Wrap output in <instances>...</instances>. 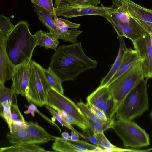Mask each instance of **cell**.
I'll list each match as a JSON object with an SVG mask.
<instances>
[{"mask_svg": "<svg viewBox=\"0 0 152 152\" xmlns=\"http://www.w3.org/2000/svg\"><path fill=\"white\" fill-rule=\"evenodd\" d=\"M55 51L49 67L63 82L73 81L81 74L97 66V61L85 53L81 42L60 46Z\"/></svg>", "mask_w": 152, "mask_h": 152, "instance_id": "6da1fadb", "label": "cell"}, {"mask_svg": "<svg viewBox=\"0 0 152 152\" xmlns=\"http://www.w3.org/2000/svg\"><path fill=\"white\" fill-rule=\"evenodd\" d=\"M87 118L88 121V127L93 132L94 134L104 132L109 128H112L115 121L114 119H107L105 122H100Z\"/></svg>", "mask_w": 152, "mask_h": 152, "instance_id": "484cf974", "label": "cell"}, {"mask_svg": "<svg viewBox=\"0 0 152 152\" xmlns=\"http://www.w3.org/2000/svg\"><path fill=\"white\" fill-rule=\"evenodd\" d=\"M116 9L112 5L105 7L101 4L100 6H85L68 4L59 5L54 7L57 17L62 16L67 19L85 15H97L106 19L114 13Z\"/></svg>", "mask_w": 152, "mask_h": 152, "instance_id": "ba28073f", "label": "cell"}, {"mask_svg": "<svg viewBox=\"0 0 152 152\" xmlns=\"http://www.w3.org/2000/svg\"><path fill=\"white\" fill-rule=\"evenodd\" d=\"M10 109L12 120L25 121L18 107L17 102L12 103L11 104Z\"/></svg>", "mask_w": 152, "mask_h": 152, "instance_id": "74e56055", "label": "cell"}, {"mask_svg": "<svg viewBox=\"0 0 152 152\" xmlns=\"http://www.w3.org/2000/svg\"><path fill=\"white\" fill-rule=\"evenodd\" d=\"M122 141L124 146L140 149L150 145L149 135L132 120L117 119L112 127Z\"/></svg>", "mask_w": 152, "mask_h": 152, "instance_id": "5b68a950", "label": "cell"}, {"mask_svg": "<svg viewBox=\"0 0 152 152\" xmlns=\"http://www.w3.org/2000/svg\"><path fill=\"white\" fill-rule=\"evenodd\" d=\"M79 135L76 132L71 131L70 139L73 141L79 140Z\"/></svg>", "mask_w": 152, "mask_h": 152, "instance_id": "60d3db41", "label": "cell"}, {"mask_svg": "<svg viewBox=\"0 0 152 152\" xmlns=\"http://www.w3.org/2000/svg\"><path fill=\"white\" fill-rule=\"evenodd\" d=\"M148 80L143 78L127 94L116 112L117 119L132 120L149 110Z\"/></svg>", "mask_w": 152, "mask_h": 152, "instance_id": "3957f363", "label": "cell"}, {"mask_svg": "<svg viewBox=\"0 0 152 152\" xmlns=\"http://www.w3.org/2000/svg\"><path fill=\"white\" fill-rule=\"evenodd\" d=\"M83 131L81 133L83 136V139L89 141L93 144L98 146L101 147L100 144L94 133L88 127L85 130H83Z\"/></svg>", "mask_w": 152, "mask_h": 152, "instance_id": "8d00e7d4", "label": "cell"}, {"mask_svg": "<svg viewBox=\"0 0 152 152\" xmlns=\"http://www.w3.org/2000/svg\"><path fill=\"white\" fill-rule=\"evenodd\" d=\"M44 68L31 60L27 93L26 97L28 102L42 107L46 105L47 92L51 87L43 71Z\"/></svg>", "mask_w": 152, "mask_h": 152, "instance_id": "8992f818", "label": "cell"}, {"mask_svg": "<svg viewBox=\"0 0 152 152\" xmlns=\"http://www.w3.org/2000/svg\"><path fill=\"white\" fill-rule=\"evenodd\" d=\"M28 122V128L31 135L29 144H42L56 139V136L49 134L37 123L31 121Z\"/></svg>", "mask_w": 152, "mask_h": 152, "instance_id": "2e32d148", "label": "cell"}, {"mask_svg": "<svg viewBox=\"0 0 152 152\" xmlns=\"http://www.w3.org/2000/svg\"><path fill=\"white\" fill-rule=\"evenodd\" d=\"M54 141L52 148L56 152H92L98 147L86 141H73L58 137Z\"/></svg>", "mask_w": 152, "mask_h": 152, "instance_id": "5bb4252c", "label": "cell"}, {"mask_svg": "<svg viewBox=\"0 0 152 152\" xmlns=\"http://www.w3.org/2000/svg\"><path fill=\"white\" fill-rule=\"evenodd\" d=\"M141 59L144 77L152 78V37L147 33L132 42Z\"/></svg>", "mask_w": 152, "mask_h": 152, "instance_id": "9c48e42d", "label": "cell"}, {"mask_svg": "<svg viewBox=\"0 0 152 152\" xmlns=\"http://www.w3.org/2000/svg\"><path fill=\"white\" fill-rule=\"evenodd\" d=\"M119 47L116 59L110 71L103 77L100 82V86L107 85V84L115 73L122 61L125 53L127 49L123 37H118Z\"/></svg>", "mask_w": 152, "mask_h": 152, "instance_id": "ac0fdd59", "label": "cell"}, {"mask_svg": "<svg viewBox=\"0 0 152 152\" xmlns=\"http://www.w3.org/2000/svg\"><path fill=\"white\" fill-rule=\"evenodd\" d=\"M0 83V107L7 104L17 102V94L10 88Z\"/></svg>", "mask_w": 152, "mask_h": 152, "instance_id": "d4e9b609", "label": "cell"}, {"mask_svg": "<svg viewBox=\"0 0 152 152\" xmlns=\"http://www.w3.org/2000/svg\"><path fill=\"white\" fill-rule=\"evenodd\" d=\"M37 40V45L56 51L59 44L58 39L53 34L41 30L37 31L34 35Z\"/></svg>", "mask_w": 152, "mask_h": 152, "instance_id": "d6986e66", "label": "cell"}, {"mask_svg": "<svg viewBox=\"0 0 152 152\" xmlns=\"http://www.w3.org/2000/svg\"><path fill=\"white\" fill-rule=\"evenodd\" d=\"M46 105L56 111L63 110L72 116L78 123V127L83 130L88 127L86 118L73 101L68 97L51 87L46 96Z\"/></svg>", "mask_w": 152, "mask_h": 152, "instance_id": "52a82bcc", "label": "cell"}, {"mask_svg": "<svg viewBox=\"0 0 152 152\" xmlns=\"http://www.w3.org/2000/svg\"><path fill=\"white\" fill-rule=\"evenodd\" d=\"M34 5L37 6L51 13L54 18L57 17L55 13L52 0H31Z\"/></svg>", "mask_w": 152, "mask_h": 152, "instance_id": "4dcf8cb0", "label": "cell"}, {"mask_svg": "<svg viewBox=\"0 0 152 152\" xmlns=\"http://www.w3.org/2000/svg\"><path fill=\"white\" fill-rule=\"evenodd\" d=\"M55 4L54 7H55L59 5L65 3L69 0H55Z\"/></svg>", "mask_w": 152, "mask_h": 152, "instance_id": "7bdbcfd3", "label": "cell"}, {"mask_svg": "<svg viewBox=\"0 0 152 152\" xmlns=\"http://www.w3.org/2000/svg\"><path fill=\"white\" fill-rule=\"evenodd\" d=\"M44 72L51 87L60 93L64 94L62 86L63 82L55 73L49 67L48 69H43Z\"/></svg>", "mask_w": 152, "mask_h": 152, "instance_id": "cb8c5ba5", "label": "cell"}, {"mask_svg": "<svg viewBox=\"0 0 152 152\" xmlns=\"http://www.w3.org/2000/svg\"><path fill=\"white\" fill-rule=\"evenodd\" d=\"M54 24L57 31V37L65 42L72 43L77 42L79 36L82 31L78 29L81 25L58 17L54 18Z\"/></svg>", "mask_w": 152, "mask_h": 152, "instance_id": "4fadbf2b", "label": "cell"}, {"mask_svg": "<svg viewBox=\"0 0 152 152\" xmlns=\"http://www.w3.org/2000/svg\"><path fill=\"white\" fill-rule=\"evenodd\" d=\"M88 105L90 109L97 115L103 119H108L107 118L104 113L100 109L92 104Z\"/></svg>", "mask_w": 152, "mask_h": 152, "instance_id": "ab89813d", "label": "cell"}, {"mask_svg": "<svg viewBox=\"0 0 152 152\" xmlns=\"http://www.w3.org/2000/svg\"><path fill=\"white\" fill-rule=\"evenodd\" d=\"M140 57L136 50L131 48L126 51L120 66L115 73L107 84L108 86L118 77L128 70L132 66L140 60Z\"/></svg>", "mask_w": 152, "mask_h": 152, "instance_id": "e0dca14e", "label": "cell"}, {"mask_svg": "<svg viewBox=\"0 0 152 152\" xmlns=\"http://www.w3.org/2000/svg\"><path fill=\"white\" fill-rule=\"evenodd\" d=\"M100 1L101 0H69L59 5L68 4L85 6H97L100 3Z\"/></svg>", "mask_w": 152, "mask_h": 152, "instance_id": "d590c367", "label": "cell"}, {"mask_svg": "<svg viewBox=\"0 0 152 152\" xmlns=\"http://www.w3.org/2000/svg\"><path fill=\"white\" fill-rule=\"evenodd\" d=\"M62 137L66 139L69 140L70 139V136L66 131L62 132L61 134Z\"/></svg>", "mask_w": 152, "mask_h": 152, "instance_id": "b9f144b4", "label": "cell"}, {"mask_svg": "<svg viewBox=\"0 0 152 152\" xmlns=\"http://www.w3.org/2000/svg\"><path fill=\"white\" fill-rule=\"evenodd\" d=\"M151 121H152V116L151 117Z\"/></svg>", "mask_w": 152, "mask_h": 152, "instance_id": "f6af8a7d", "label": "cell"}, {"mask_svg": "<svg viewBox=\"0 0 152 152\" xmlns=\"http://www.w3.org/2000/svg\"><path fill=\"white\" fill-rule=\"evenodd\" d=\"M7 35L0 32V83L4 84L12 79L15 66L6 51L5 43Z\"/></svg>", "mask_w": 152, "mask_h": 152, "instance_id": "9a60e30c", "label": "cell"}, {"mask_svg": "<svg viewBox=\"0 0 152 152\" xmlns=\"http://www.w3.org/2000/svg\"><path fill=\"white\" fill-rule=\"evenodd\" d=\"M125 9L152 37V10L142 7L131 0H125Z\"/></svg>", "mask_w": 152, "mask_h": 152, "instance_id": "7c38bea8", "label": "cell"}, {"mask_svg": "<svg viewBox=\"0 0 152 152\" xmlns=\"http://www.w3.org/2000/svg\"><path fill=\"white\" fill-rule=\"evenodd\" d=\"M144 77L140 59L108 86L117 110L127 94Z\"/></svg>", "mask_w": 152, "mask_h": 152, "instance_id": "277c9868", "label": "cell"}, {"mask_svg": "<svg viewBox=\"0 0 152 152\" xmlns=\"http://www.w3.org/2000/svg\"><path fill=\"white\" fill-rule=\"evenodd\" d=\"M106 19L113 26L118 37H124L132 42L137 40L148 33L135 20L130 24H124L119 21L113 13L110 15Z\"/></svg>", "mask_w": 152, "mask_h": 152, "instance_id": "8fae6325", "label": "cell"}, {"mask_svg": "<svg viewBox=\"0 0 152 152\" xmlns=\"http://www.w3.org/2000/svg\"><path fill=\"white\" fill-rule=\"evenodd\" d=\"M34 5V11L39 20L44 26L47 28L50 32L53 34L57 37V31L53 22L52 15L46 10L37 6Z\"/></svg>", "mask_w": 152, "mask_h": 152, "instance_id": "44dd1931", "label": "cell"}, {"mask_svg": "<svg viewBox=\"0 0 152 152\" xmlns=\"http://www.w3.org/2000/svg\"><path fill=\"white\" fill-rule=\"evenodd\" d=\"M100 109L108 119H114L117 111L115 102L110 96L103 103Z\"/></svg>", "mask_w": 152, "mask_h": 152, "instance_id": "4316f807", "label": "cell"}, {"mask_svg": "<svg viewBox=\"0 0 152 152\" xmlns=\"http://www.w3.org/2000/svg\"><path fill=\"white\" fill-rule=\"evenodd\" d=\"M6 137L12 145L29 144L31 135L28 128L7 133Z\"/></svg>", "mask_w": 152, "mask_h": 152, "instance_id": "7402d4cb", "label": "cell"}, {"mask_svg": "<svg viewBox=\"0 0 152 152\" xmlns=\"http://www.w3.org/2000/svg\"><path fill=\"white\" fill-rule=\"evenodd\" d=\"M51 151L45 150L43 148L34 144L19 145H12L0 149V152H46Z\"/></svg>", "mask_w": 152, "mask_h": 152, "instance_id": "603a6c76", "label": "cell"}, {"mask_svg": "<svg viewBox=\"0 0 152 152\" xmlns=\"http://www.w3.org/2000/svg\"><path fill=\"white\" fill-rule=\"evenodd\" d=\"M149 116L150 117L152 116V110H151L149 114Z\"/></svg>", "mask_w": 152, "mask_h": 152, "instance_id": "ee69618b", "label": "cell"}, {"mask_svg": "<svg viewBox=\"0 0 152 152\" xmlns=\"http://www.w3.org/2000/svg\"><path fill=\"white\" fill-rule=\"evenodd\" d=\"M110 96L108 86H99L86 98L88 105L100 108L103 102Z\"/></svg>", "mask_w": 152, "mask_h": 152, "instance_id": "ffe728a7", "label": "cell"}, {"mask_svg": "<svg viewBox=\"0 0 152 152\" xmlns=\"http://www.w3.org/2000/svg\"><path fill=\"white\" fill-rule=\"evenodd\" d=\"M77 105L84 115L87 118L92 121L104 122L106 120L103 119L96 115L89 108L87 104H86L80 100L77 102Z\"/></svg>", "mask_w": 152, "mask_h": 152, "instance_id": "83f0119b", "label": "cell"}, {"mask_svg": "<svg viewBox=\"0 0 152 152\" xmlns=\"http://www.w3.org/2000/svg\"><path fill=\"white\" fill-rule=\"evenodd\" d=\"M36 106L35 104L30 103V104L28 107L27 110L24 112V113L26 114L31 113L33 117L34 116L35 112L38 113L45 120L55 127L61 132V129L55 123L54 121L48 118L39 111Z\"/></svg>", "mask_w": 152, "mask_h": 152, "instance_id": "f546056e", "label": "cell"}, {"mask_svg": "<svg viewBox=\"0 0 152 152\" xmlns=\"http://www.w3.org/2000/svg\"><path fill=\"white\" fill-rule=\"evenodd\" d=\"M56 111L68 123L71 125H75L78 127L79 125L77 121L66 112L60 110H57Z\"/></svg>", "mask_w": 152, "mask_h": 152, "instance_id": "f35d334b", "label": "cell"}, {"mask_svg": "<svg viewBox=\"0 0 152 152\" xmlns=\"http://www.w3.org/2000/svg\"><path fill=\"white\" fill-rule=\"evenodd\" d=\"M31 58H28L22 63L15 66L12 77L11 89L17 95L26 97L28 91Z\"/></svg>", "mask_w": 152, "mask_h": 152, "instance_id": "30bf717a", "label": "cell"}, {"mask_svg": "<svg viewBox=\"0 0 152 152\" xmlns=\"http://www.w3.org/2000/svg\"><path fill=\"white\" fill-rule=\"evenodd\" d=\"M46 108L53 116V118H54L62 126H64L71 131H73L76 132L82 138H83V136L81 132H78L71 124L66 121L54 109L47 105L46 106Z\"/></svg>", "mask_w": 152, "mask_h": 152, "instance_id": "f1b7e54d", "label": "cell"}, {"mask_svg": "<svg viewBox=\"0 0 152 152\" xmlns=\"http://www.w3.org/2000/svg\"><path fill=\"white\" fill-rule=\"evenodd\" d=\"M10 105L7 104L0 107L1 117L4 119L7 124L8 127L10 126L12 121Z\"/></svg>", "mask_w": 152, "mask_h": 152, "instance_id": "e575fe53", "label": "cell"}, {"mask_svg": "<svg viewBox=\"0 0 152 152\" xmlns=\"http://www.w3.org/2000/svg\"><path fill=\"white\" fill-rule=\"evenodd\" d=\"M9 17L2 14L0 15V32L8 34L14 27Z\"/></svg>", "mask_w": 152, "mask_h": 152, "instance_id": "1f68e13d", "label": "cell"}, {"mask_svg": "<svg viewBox=\"0 0 152 152\" xmlns=\"http://www.w3.org/2000/svg\"><path fill=\"white\" fill-rule=\"evenodd\" d=\"M28 123L26 121L19 120H12L9 127L10 132L12 133L28 127Z\"/></svg>", "mask_w": 152, "mask_h": 152, "instance_id": "836d02e7", "label": "cell"}, {"mask_svg": "<svg viewBox=\"0 0 152 152\" xmlns=\"http://www.w3.org/2000/svg\"><path fill=\"white\" fill-rule=\"evenodd\" d=\"M94 134L102 148L108 149L118 147L111 143L105 136L104 132H99Z\"/></svg>", "mask_w": 152, "mask_h": 152, "instance_id": "d6a6232c", "label": "cell"}, {"mask_svg": "<svg viewBox=\"0 0 152 152\" xmlns=\"http://www.w3.org/2000/svg\"><path fill=\"white\" fill-rule=\"evenodd\" d=\"M29 28L27 21L21 20L15 25L7 36L6 50L14 66L32 58L33 51L37 46L36 39L30 32Z\"/></svg>", "mask_w": 152, "mask_h": 152, "instance_id": "7a4b0ae2", "label": "cell"}]
</instances>
